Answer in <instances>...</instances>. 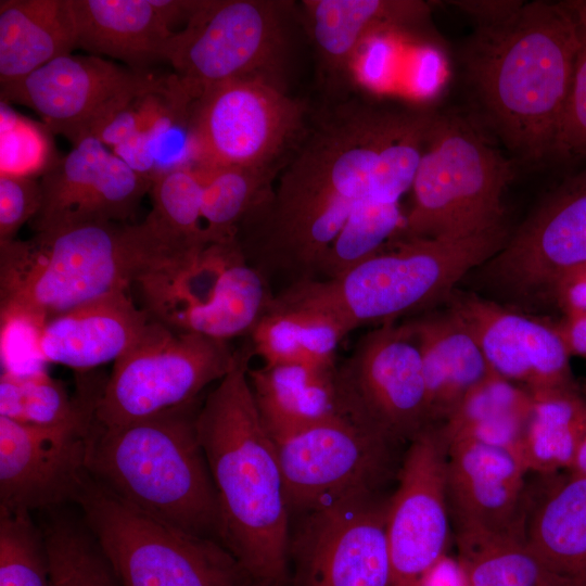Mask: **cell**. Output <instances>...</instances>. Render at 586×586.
<instances>
[{
  "label": "cell",
  "mask_w": 586,
  "mask_h": 586,
  "mask_svg": "<svg viewBox=\"0 0 586 586\" xmlns=\"http://www.w3.org/2000/svg\"><path fill=\"white\" fill-rule=\"evenodd\" d=\"M416 112L347 103L324 117L277 188L241 221L235 238L249 264L289 284L316 279L383 153Z\"/></svg>",
  "instance_id": "6da1fadb"
},
{
  "label": "cell",
  "mask_w": 586,
  "mask_h": 586,
  "mask_svg": "<svg viewBox=\"0 0 586 586\" xmlns=\"http://www.w3.org/2000/svg\"><path fill=\"white\" fill-rule=\"evenodd\" d=\"M250 342L201 404L196 431L217 492L221 544L254 583L289 586L291 515L277 447L249 382Z\"/></svg>",
  "instance_id": "7a4b0ae2"
},
{
  "label": "cell",
  "mask_w": 586,
  "mask_h": 586,
  "mask_svg": "<svg viewBox=\"0 0 586 586\" xmlns=\"http://www.w3.org/2000/svg\"><path fill=\"white\" fill-rule=\"evenodd\" d=\"M578 47L569 1L524 2L512 15L477 25L466 51L476 97L507 146L528 162L552 155Z\"/></svg>",
  "instance_id": "3957f363"
},
{
  "label": "cell",
  "mask_w": 586,
  "mask_h": 586,
  "mask_svg": "<svg viewBox=\"0 0 586 586\" xmlns=\"http://www.w3.org/2000/svg\"><path fill=\"white\" fill-rule=\"evenodd\" d=\"M167 249L140 224L87 221L0 242V316L38 326L165 271Z\"/></svg>",
  "instance_id": "277c9868"
},
{
  "label": "cell",
  "mask_w": 586,
  "mask_h": 586,
  "mask_svg": "<svg viewBox=\"0 0 586 586\" xmlns=\"http://www.w3.org/2000/svg\"><path fill=\"white\" fill-rule=\"evenodd\" d=\"M200 407L196 399L116 428L94 421L86 466L92 479L140 511L220 542L217 492L196 431Z\"/></svg>",
  "instance_id": "5b68a950"
},
{
  "label": "cell",
  "mask_w": 586,
  "mask_h": 586,
  "mask_svg": "<svg viewBox=\"0 0 586 586\" xmlns=\"http://www.w3.org/2000/svg\"><path fill=\"white\" fill-rule=\"evenodd\" d=\"M507 239L504 222L458 238L395 239L387 250L342 275L291 283L275 300L319 310L348 334L447 298L457 282L491 259Z\"/></svg>",
  "instance_id": "8992f818"
},
{
  "label": "cell",
  "mask_w": 586,
  "mask_h": 586,
  "mask_svg": "<svg viewBox=\"0 0 586 586\" xmlns=\"http://www.w3.org/2000/svg\"><path fill=\"white\" fill-rule=\"evenodd\" d=\"M514 175L513 162L468 119L434 113L395 239L458 238L504 222L502 196Z\"/></svg>",
  "instance_id": "52a82bcc"
},
{
  "label": "cell",
  "mask_w": 586,
  "mask_h": 586,
  "mask_svg": "<svg viewBox=\"0 0 586 586\" xmlns=\"http://www.w3.org/2000/svg\"><path fill=\"white\" fill-rule=\"evenodd\" d=\"M74 504L123 586H247L253 582L220 542L140 511L89 473Z\"/></svg>",
  "instance_id": "ba28073f"
},
{
  "label": "cell",
  "mask_w": 586,
  "mask_h": 586,
  "mask_svg": "<svg viewBox=\"0 0 586 586\" xmlns=\"http://www.w3.org/2000/svg\"><path fill=\"white\" fill-rule=\"evenodd\" d=\"M227 341L182 332L151 318L140 339L114 361L94 421L122 426L199 399L233 367Z\"/></svg>",
  "instance_id": "9c48e42d"
},
{
  "label": "cell",
  "mask_w": 586,
  "mask_h": 586,
  "mask_svg": "<svg viewBox=\"0 0 586 586\" xmlns=\"http://www.w3.org/2000/svg\"><path fill=\"white\" fill-rule=\"evenodd\" d=\"M138 286L150 318L227 342L249 336L275 298L269 279L249 264L235 238L209 244L184 269Z\"/></svg>",
  "instance_id": "30bf717a"
},
{
  "label": "cell",
  "mask_w": 586,
  "mask_h": 586,
  "mask_svg": "<svg viewBox=\"0 0 586 586\" xmlns=\"http://www.w3.org/2000/svg\"><path fill=\"white\" fill-rule=\"evenodd\" d=\"M275 444L291 522L353 494H386L405 453L402 443L345 415Z\"/></svg>",
  "instance_id": "8fae6325"
},
{
  "label": "cell",
  "mask_w": 586,
  "mask_h": 586,
  "mask_svg": "<svg viewBox=\"0 0 586 586\" xmlns=\"http://www.w3.org/2000/svg\"><path fill=\"white\" fill-rule=\"evenodd\" d=\"M304 111L268 76L230 79L193 100L189 131L193 166L270 170L297 141Z\"/></svg>",
  "instance_id": "7c38bea8"
},
{
  "label": "cell",
  "mask_w": 586,
  "mask_h": 586,
  "mask_svg": "<svg viewBox=\"0 0 586 586\" xmlns=\"http://www.w3.org/2000/svg\"><path fill=\"white\" fill-rule=\"evenodd\" d=\"M273 0H199L183 29L170 38L167 61L193 101L206 89L264 75L283 46V8Z\"/></svg>",
  "instance_id": "4fadbf2b"
},
{
  "label": "cell",
  "mask_w": 586,
  "mask_h": 586,
  "mask_svg": "<svg viewBox=\"0 0 586 586\" xmlns=\"http://www.w3.org/2000/svg\"><path fill=\"white\" fill-rule=\"evenodd\" d=\"M390 497L353 494L295 518L289 586H392Z\"/></svg>",
  "instance_id": "5bb4252c"
},
{
  "label": "cell",
  "mask_w": 586,
  "mask_h": 586,
  "mask_svg": "<svg viewBox=\"0 0 586 586\" xmlns=\"http://www.w3.org/2000/svg\"><path fill=\"white\" fill-rule=\"evenodd\" d=\"M344 415L403 445L432 425L422 357L406 322L366 332L335 369Z\"/></svg>",
  "instance_id": "9a60e30c"
},
{
  "label": "cell",
  "mask_w": 586,
  "mask_h": 586,
  "mask_svg": "<svg viewBox=\"0 0 586 586\" xmlns=\"http://www.w3.org/2000/svg\"><path fill=\"white\" fill-rule=\"evenodd\" d=\"M447 457L441 424L430 425L405 448L387 513L392 586H420L428 571L447 555L453 532Z\"/></svg>",
  "instance_id": "2e32d148"
},
{
  "label": "cell",
  "mask_w": 586,
  "mask_h": 586,
  "mask_svg": "<svg viewBox=\"0 0 586 586\" xmlns=\"http://www.w3.org/2000/svg\"><path fill=\"white\" fill-rule=\"evenodd\" d=\"M160 79L102 56L71 53L0 86V98L3 103L31 109L52 133L64 136L74 145L92 135L112 111Z\"/></svg>",
  "instance_id": "e0dca14e"
},
{
  "label": "cell",
  "mask_w": 586,
  "mask_h": 586,
  "mask_svg": "<svg viewBox=\"0 0 586 586\" xmlns=\"http://www.w3.org/2000/svg\"><path fill=\"white\" fill-rule=\"evenodd\" d=\"M586 264V169L559 186L486 262L518 295L550 294L566 271Z\"/></svg>",
  "instance_id": "ac0fdd59"
},
{
  "label": "cell",
  "mask_w": 586,
  "mask_h": 586,
  "mask_svg": "<svg viewBox=\"0 0 586 586\" xmlns=\"http://www.w3.org/2000/svg\"><path fill=\"white\" fill-rule=\"evenodd\" d=\"M93 422L40 428L0 416V509L31 513L74 502L88 474Z\"/></svg>",
  "instance_id": "d6986e66"
},
{
  "label": "cell",
  "mask_w": 586,
  "mask_h": 586,
  "mask_svg": "<svg viewBox=\"0 0 586 586\" xmlns=\"http://www.w3.org/2000/svg\"><path fill=\"white\" fill-rule=\"evenodd\" d=\"M447 300L448 310L472 333L495 373L532 395L577 387L556 326L473 293L454 290Z\"/></svg>",
  "instance_id": "ffe728a7"
},
{
  "label": "cell",
  "mask_w": 586,
  "mask_h": 586,
  "mask_svg": "<svg viewBox=\"0 0 586 586\" xmlns=\"http://www.w3.org/2000/svg\"><path fill=\"white\" fill-rule=\"evenodd\" d=\"M447 443L446 495L454 534H525L530 484L521 461L479 441Z\"/></svg>",
  "instance_id": "44dd1931"
},
{
  "label": "cell",
  "mask_w": 586,
  "mask_h": 586,
  "mask_svg": "<svg viewBox=\"0 0 586 586\" xmlns=\"http://www.w3.org/2000/svg\"><path fill=\"white\" fill-rule=\"evenodd\" d=\"M110 153L94 136H86L41 176V207L30 221L34 232L78 222L118 221L126 215L130 186L110 161Z\"/></svg>",
  "instance_id": "7402d4cb"
},
{
  "label": "cell",
  "mask_w": 586,
  "mask_h": 586,
  "mask_svg": "<svg viewBox=\"0 0 586 586\" xmlns=\"http://www.w3.org/2000/svg\"><path fill=\"white\" fill-rule=\"evenodd\" d=\"M150 320L128 291L112 293L47 320L38 349L44 361L89 370L123 356Z\"/></svg>",
  "instance_id": "603a6c76"
},
{
  "label": "cell",
  "mask_w": 586,
  "mask_h": 586,
  "mask_svg": "<svg viewBox=\"0 0 586 586\" xmlns=\"http://www.w3.org/2000/svg\"><path fill=\"white\" fill-rule=\"evenodd\" d=\"M538 476L530 484L527 545L562 586H586V476Z\"/></svg>",
  "instance_id": "cb8c5ba5"
},
{
  "label": "cell",
  "mask_w": 586,
  "mask_h": 586,
  "mask_svg": "<svg viewBox=\"0 0 586 586\" xmlns=\"http://www.w3.org/2000/svg\"><path fill=\"white\" fill-rule=\"evenodd\" d=\"M77 48L97 56L116 59L128 68L145 73L165 61L175 34L155 0H71Z\"/></svg>",
  "instance_id": "d4e9b609"
},
{
  "label": "cell",
  "mask_w": 586,
  "mask_h": 586,
  "mask_svg": "<svg viewBox=\"0 0 586 586\" xmlns=\"http://www.w3.org/2000/svg\"><path fill=\"white\" fill-rule=\"evenodd\" d=\"M406 323L420 348L432 423L441 424L493 370L472 333L448 309Z\"/></svg>",
  "instance_id": "484cf974"
},
{
  "label": "cell",
  "mask_w": 586,
  "mask_h": 586,
  "mask_svg": "<svg viewBox=\"0 0 586 586\" xmlns=\"http://www.w3.org/2000/svg\"><path fill=\"white\" fill-rule=\"evenodd\" d=\"M335 369L308 365H264L249 369L256 408L273 442L344 415Z\"/></svg>",
  "instance_id": "4316f807"
},
{
  "label": "cell",
  "mask_w": 586,
  "mask_h": 586,
  "mask_svg": "<svg viewBox=\"0 0 586 586\" xmlns=\"http://www.w3.org/2000/svg\"><path fill=\"white\" fill-rule=\"evenodd\" d=\"M77 48L71 0L0 1V86Z\"/></svg>",
  "instance_id": "83f0119b"
},
{
  "label": "cell",
  "mask_w": 586,
  "mask_h": 586,
  "mask_svg": "<svg viewBox=\"0 0 586 586\" xmlns=\"http://www.w3.org/2000/svg\"><path fill=\"white\" fill-rule=\"evenodd\" d=\"M302 3L318 53L333 72H345L370 36L418 22L429 13V5L416 0H305Z\"/></svg>",
  "instance_id": "f1b7e54d"
},
{
  "label": "cell",
  "mask_w": 586,
  "mask_h": 586,
  "mask_svg": "<svg viewBox=\"0 0 586 586\" xmlns=\"http://www.w3.org/2000/svg\"><path fill=\"white\" fill-rule=\"evenodd\" d=\"M346 335L330 316L273 298L249 335V342L253 354L259 356L264 365L334 368L337 346Z\"/></svg>",
  "instance_id": "f546056e"
},
{
  "label": "cell",
  "mask_w": 586,
  "mask_h": 586,
  "mask_svg": "<svg viewBox=\"0 0 586 586\" xmlns=\"http://www.w3.org/2000/svg\"><path fill=\"white\" fill-rule=\"evenodd\" d=\"M533 403L528 391L492 371L441 425L447 441H479L505 448L519 459Z\"/></svg>",
  "instance_id": "4dcf8cb0"
},
{
  "label": "cell",
  "mask_w": 586,
  "mask_h": 586,
  "mask_svg": "<svg viewBox=\"0 0 586 586\" xmlns=\"http://www.w3.org/2000/svg\"><path fill=\"white\" fill-rule=\"evenodd\" d=\"M533 398L519 460L527 472L538 475L566 470L586 431V399L577 387L545 392Z\"/></svg>",
  "instance_id": "1f68e13d"
},
{
  "label": "cell",
  "mask_w": 586,
  "mask_h": 586,
  "mask_svg": "<svg viewBox=\"0 0 586 586\" xmlns=\"http://www.w3.org/2000/svg\"><path fill=\"white\" fill-rule=\"evenodd\" d=\"M100 390L81 385L71 398L63 384L44 369L26 373L3 370L0 377V416L40 428L90 423Z\"/></svg>",
  "instance_id": "d6a6232c"
},
{
  "label": "cell",
  "mask_w": 586,
  "mask_h": 586,
  "mask_svg": "<svg viewBox=\"0 0 586 586\" xmlns=\"http://www.w3.org/2000/svg\"><path fill=\"white\" fill-rule=\"evenodd\" d=\"M470 586H562L530 549L525 534H454Z\"/></svg>",
  "instance_id": "836d02e7"
},
{
  "label": "cell",
  "mask_w": 586,
  "mask_h": 586,
  "mask_svg": "<svg viewBox=\"0 0 586 586\" xmlns=\"http://www.w3.org/2000/svg\"><path fill=\"white\" fill-rule=\"evenodd\" d=\"M44 512L50 586H123L80 513L63 507Z\"/></svg>",
  "instance_id": "e575fe53"
},
{
  "label": "cell",
  "mask_w": 586,
  "mask_h": 586,
  "mask_svg": "<svg viewBox=\"0 0 586 586\" xmlns=\"http://www.w3.org/2000/svg\"><path fill=\"white\" fill-rule=\"evenodd\" d=\"M150 193L152 209L144 221L179 255L196 258L207 246L199 171L194 166L167 171L152 181Z\"/></svg>",
  "instance_id": "d590c367"
},
{
  "label": "cell",
  "mask_w": 586,
  "mask_h": 586,
  "mask_svg": "<svg viewBox=\"0 0 586 586\" xmlns=\"http://www.w3.org/2000/svg\"><path fill=\"white\" fill-rule=\"evenodd\" d=\"M194 167L203 182L202 219L207 245L234 239L244 217L273 190L271 170Z\"/></svg>",
  "instance_id": "8d00e7d4"
},
{
  "label": "cell",
  "mask_w": 586,
  "mask_h": 586,
  "mask_svg": "<svg viewBox=\"0 0 586 586\" xmlns=\"http://www.w3.org/2000/svg\"><path fill=\"white\" fill-rule=\"evenodd\" d=\"M405 220L399 204L364 199L323 256L316 279H331L383 249L400 232Z\"/></svg>",
  "instance_id": "74e56055"
},
{
  "label": "cell",
  "mask_w": 586,
  "mask_h": 586,
  "mask_svg": "<svg viewBox=\"0 0 586 586\" xmlns=\"http://www.w3.org/2000/svg\"><path fill=\"white\" fill-rule=\"evenodd\" d=\"M0 586H50L42 530L31 513L0 509Z\"/></svg>",
  "instance_id": "f35d334b"
},
{
  "label": "cell",
  "mask_w": 586,
  "mask_h": 586,
  "mask_svg": "<svg viewBox=\"0 0 586 586\" xmlns=\"http://www.w3.org/2000/svg\"><path fill=\"white\" fill-rule=\"evenodd\" d=\"M50 135L44 125L23 118L1 102L0 174L42 176L60 160L53 153Z\"/></svg>",
  "instance_id": "ab89813d"
},
{
  "label": "cell",
  "mask_w": 586,
  "mask_h": 586,
  "mask_svg": "<svg viewBox=\"0 0 586 586\" xmlns=\"http://www.w3.org/2000/svg\"><path fill=\"white\" fill-rule=\"evenodd\" d=\"M570 5L576 13L578 47L572 84L558 128L552 155L560 157L586 156V15Z\"/></svg>",
  "instance_id": "60d3db41"
},
{
  "label": "cell",
  "mask_w": 586,
  "mask_h": 586,
  "mask_svg": "<svg viewBox=\"0 0 586 586\" xmlns=\"http://www.w3.org/2000/svg\"><path fill=\"white\" fill-rule=\"evenodd\" d=\"M41 202L40 180L0 174V242L14 240L21 227L38 214Z\"/></svg>",
  "instance_id": "b9f144b4"
},
{
  "label": "cell",
  "mask_w": 586,
  "mask_h": 586,
  "mask_svg": "<svg viewBox=\"0 0 586 586\" xmlns=\"http://www.w3.org/2000/svg\"><path fill=\"white\" fill-rule=\"evenodd\" d=\"M561 309L563 317L586 314V264L563 273L549 294Z\"/></svg>",
  "instance_id": "7bdbcfd3"
},
{
  "label": "cell",
  "mask_w": 586,
  "mask_h": 586,
  "mask_svg": "<svg viewBox=\"0 0 586 586\" xmlns=\"http://www.w3.org/2000/svg\"><path fill=\"white\" fill-rule=\"evenodd\" d=\"M453 5L471 15L477 25L495 23L517 12L523 1H451Z\"/></svg>",
  "instance_id": "ee69618b"
},
{
  "label": "cell",
  "mask_w": 586,
  "mask_h": 586,
  "mask_svg": "<svg viewBox=\"0 0 586 586\" xmlns=\"http://www.w3.org/2000/svg\"><path fill=\"white\" fill-rule=\"evenodd\" d=\"M420 586H470L457 557L443 556L424 575Z\"/></svg>",
  "instance_id": "f6af8a7d"
},
{
  "label": "cell",
  "mask_w": 586,
  "mask_h": 586,
  "mask_svg": "<svg viewBox=\"0 0 586 586\" xmlns=\"http://www.w3.org/2000/svg\"><path fill=\"white\" fill-rule=\"evenodd\" d=\"M555 326L560 333L570 356H578L586 360V314L563 317Z\"/></svg>",
  "instance_id": "bcb514c9"
},
{
  "label": "cell",
  "mask_w": 586,
  "mask_h": 586,
  "mask_svg": "<svg viewBox=\"0 0 586 586\" xmlns=\"http://www.w3.org/2000/svg\"><path fill=\"white\" fill-rule=\"evenodd\" d=\"M565 471L569 474L586 476V431L578 443L571 464Z\"/></svg>",
  "instance_id": "7dc6e473"
},
{
  "label": "cell",
  "mask_w": 586,
  "mask_h": 586,
  "mask_svg": "<svg viewBox=\"0 0 586 586\" xmlns=\"http://www.w3.org/2000/svg\"><path fill=\"white\" fill-rule=\"evenodd\" d=\"M573 5L586 15V0H574Z\"/></svg>",
  "instance_id": "c3c4849f"
},
{
  "label": "cell",
  "mask_w": 586,
  "mask_h": 586,
  "mask_svg": "<svg viewBox=\"0 0 586 586\" xmlns=\"http://www.w3.org/2000/svg\"><path fill=\"white\" fill-rule=\"evenodd\" d=\"M247 586H262V585H259V584H257V583H254V582H252V583H250V584H249Z\"/></svg>",
  "instance_id": "681fc988"
},
{
  "label": "cell",
  "mask_w": 586,
  "mask_h": 586,
  "mask_svg": "<svg viewBox=\"0 0 586 586\" xmlns=\"http://www.w3.org/2000/svg\"><path fill=\"white\" fill-rule=\"evenodd\" d=\"M163 242H164V241H163ZM174 252H175V251H174ZM175 253H176V252H175ZM176 254H177V253H176ZM178 256H179V255H178ZM179 257H180V256H179ZM180 258H181V257H180ZM181 259H182V258H181ZM183 262H184V260H183ZM184 263H186V262H184ZM186 265H187V263H186ZM184 267H186V266H184ZM184 267H183V268H184ZM180 270H181V269H180Z\"/></svg>",
  "instance_id": "f907efd6"
}]
</instances>
